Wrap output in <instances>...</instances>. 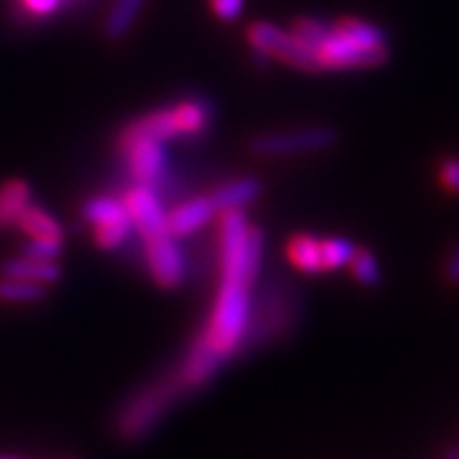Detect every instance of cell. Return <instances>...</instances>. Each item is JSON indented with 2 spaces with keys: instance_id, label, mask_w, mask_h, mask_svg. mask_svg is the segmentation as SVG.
Returning <instances> with one entry per match:
<instances>
[{
  "instance_id": "obj_27",
  "label": "cell",
  "mask_w": 459,
  "mask_h": 459,
  "mask_svg": "<svg viewBox=\"0 0 459 459\" xmlns=\"http://www.w3.org/2000/svg\"><path fill=\"white\" fill-rule=\"evenodd\" d=\"M441 186L450 195H459V158H446L438 169Z\"/></svg>"
},
{
  "instance_id": "obj_11",
  "label": "cell",
  "mask_w": 459,
  "mask_h": 459,
  "mask_svg": "<svg viewBox=\"0 0 459 459\" xmlns=\"http://www.w3.org/2000/svg\"><path fill=\"white\" fill-rule=\"evenodd\" d=\"M213 216H216V209H213L209 195L206 197L186 200L167 213V232L174 239L176 237H190L193 232L204 228Z\"/></svg>"
},
{
  "instance_id": "obj_29",
  "label": "cell",
  "mask_w": 459,
  "mask_h": 459,
  "mask_svg": "<svg viewBox=\"0 0 459 459\" xmlns=\"http://www.w3.org/2000/svg\"><path fill=\"white\" fill-rule=\"evenodd\" d=\"M443 277L450 286H459V242L455 244L450 255H447L446 265H443Z\"/></svg>"
},
{
  "instance_id": "obj_2",
  "label": "cell",
  "mask_w": 459,
  "mask_h": 459,
  "mask_svg": "<svg viewBox=\"0 0 459 459\" xmlns=\"http://www.w3.org/2000/svg\"><path fill=\"white\" fill-rule=\"evenodd\" d=\"M298 309H300V302H298L296 290L289 289L284 279H270L260 290L258 300H251V316H248L242 351L284 338L286 333L296 326Z\"/></svg>"
},
{
  "instance_id": "obj_5",
  "label": "cell",
  "mask_w": 459,
  "mask_h": 459,
  "mask_svg": "<svg viewBox=\"0 0 459 459\" xmlns=\"http://www.w3.org/2000/svg\"><path fill=\"white\" fill-rule=\"evenodd\" d=\"M338 143V132L331 127H307L293 132L258 134L248 141V152L255 158H289L302 152H319Z\"/></svg>"
},
{
  "instance_id": "obj_24",
  "label": "cell",
  "mask_w": 459,
  "mask_h": 459,
  "mask_svg": "<svg viewBox=\"0 0 459 459\" xmlns=\"http://www.w3.org/2000/svg\"><path fill=\"white\" fill-rule=\"evenodd\" d=\"M290 30L296 33V38L300 43H305L309 49H315L316 52V48H319V45L324 43V38L328 36L331 24H326V22H321V19L315 17H302L298 19Z\"/></svg>"
},
{
  "instance_id": "obj_25",
  "label": "cell",
  "mask_w": 459,
  "mask_h": 459,
  "mask_svg": "<svg viewBox=\"0 0 459 459\" xmlns=\"http://www.w3.org/2000/svg\"><path fill=\"white\" fill-rule=\"evenodd\" d=\"M66 0H19V10L33 19H45L59 13Z\"/></svg>"
},
{
  "instance_id": "obj_21",
  "label": "cell",
  "mask_w": 459,
  "mask_h": 459,
  "mask_svg": "<svg viewBox=\"0 0 459 459\" xmlns=\"http://www.w3.org/2000/svg\"><path fill=\"white\" fill-rule=\"evenodd\" d=\"M129 232H132V221L122 218V221H113V223L97 225L94 228V242L101 248H106V251H113V248L127 242Z\"/></svg>"
},
{
  "instance_id": "obj_13",
  "label": "cell",
  "mask_w": 459,
  "mask_h": 459,
  "mask_svg": "<svg viewBox=\"0 0 459 459\" xmlns=\"http://www.w3.org/2000/svg\"><path fill=\"white\" fill-rule=\"evenodd\" d=\"M0 277L24 279V281L48 286L59 281L61 267L56 265V260H38L29 258V255H17V258L5 260V263L0 265Z\"/></svg>"
},
{
  "instance_id": "obj_22",
  "label": "cell",
  "mask_w": 459,
  "mask_h": 459,
  "mask_svg": "<svg viewBox=\"0 0 459 459\" xmlns=\"http://www.w3.org/2000/svg\"><path fill=\"white\" fill-rule=\"evenodd\" d=\"M354 247L342 237H331L321 242V260H324V270H338V267L350 265Z\"/></svg>"
},
{
  "instance_id": "obj_4",
  "label": "cell",
  "mask_w": 459,
  "mask_h": 459,
  "mask_svg": "<svg viewBox=\"0 0 459 459\" xmlns=\"http://www.w3.org/2000/svg\"><path fill=\"white\" fill-rule=\"evenodd\" d=\"M247 40L255 52L274 56V59L284 61V64L298 68V71H321L315 49H309L307 45L300 43L293 30L279 29L270 22H255V24L248 26Z\"/></svg>"
},
{
  "instance_id": "obj_28",
  "label": "cell",
  "mask_w": 459,
  "mask_h": 459,
  "mask_svg": "<svg viewBox=\"0 0 459 459\" xmlns=\"http://www.w3.org/2000/svg\"><path fill=\"white\" fill-rule=\"evenodd\" d=\"M244 0H212V10L218 19L232 22L242 14Z\"/></svg>"
},
{
  "instance_id": "obj_7",
  "label": "cell",
  "mask_w": 459,
  "mask_h": 459,
  "mask_svg": "<svg viewBox=\"0 0 459 459\" xmlns=\"http://www.w3.org/2000/svg\"><path fill=\"white\" fill-rule=\"evenodd\" d=\"M122 204L127 209L132 228L139 230L141 239L167 232V212H164L158 190L152 186H145V183L132 186L122 197Z\"/></svg>"
},
{
  "instance_id": "obj_23",
  "label": "cell",
  "mask_w": 459,
  "mask_h": 459,
  "mask_svg": "<svg viewBox=\"0 0 459 459\" xmlns=\"http://www.w3.org/2000/svg\"><path fill=\"white\" fill-rule=\"evenodd\" d=\"M350 265H351V274H354V279H357L359 284L363 286L380 284V265H377V260H375V255L370 254L368 248H359V251H354Z\"/></svg>"
},
{
  "instance_id": "obj_14",
  "label": "cell",
  "mask_w": 459,
  "mask_h": 459,
  "mask_svg": "<svg viewBox=\"0 0 459 459\" xmlns=\"http://www.w3.org/2000/svg\"><path fill=\"white\" fill-rule=\"evenodd\" d=\"M30 204V187L24 178H13L0 186V230L13 228Z\"/></svg>"
},
{
  "instance_id": "obj_10",
  "label": "cell",
  "mask_w": 459,
  "mask_h": 459,
  "mask_svg": "<svg viewBox=\"0 0 459 459\" xmlns=\"http://www.w3.org/2000/svg\"><path fill=\"white\" fill-rule=\"evenodd\" d=\"M136 139H152V141H171L183 139V125L178 117V110L174 108H160L152 113H145L129 122L127 127H122L117 134V145H125Z\"/></svg>"
},
{
  "instance_id": "obj_16",
  "label": "cell",
  "mask_w": 459,
  "mask_h": 459,
  "mask_svg": "<svg viewBox=\"0 0 459 459\" xmlns=\"http://www.w3.org/2000/svg\"><path fill=\"white\" fill-rule=\"evenodd\" d=\"M286 255L296 270L305 274L324 273V260H321V242L312 235H296L286 244Z\"/></svg>"
},
{
  "instance_id": "obj_18",
  "label": "cell",
  "mask_w": 459,
  "mask_h": 459,
  "mask_svg": "<svg viewBox=\"0 0 459 459\" xmlns=\"http://www.w3.org/2000/svg\"><path fill=\"white\" fill-rule=\"evenodd\" d=\"M335 29L347 36L354 43L363 45V48H389L387 45V36H385V30L380 26H373L368 22H363V19H340L338 24H333Z\"/></svg>"
},
{
  "instance_id": "obj_1",
  "label": "cell",
  "mask_w": 459,
  "mask_h": 459,
  "mask_svg": "<svg viewBox=\"0 0 459 459\" xmlns=\"http://www.w3.org/2000/svg\"><path fill=\"white\" fill-rule=\"evenodd\" d=\"M183 396H187V394L181 387V382L176 380L174 370L160 375L151 385L136 389L117 408V412H115V434L120 436L122 441H139L162 422L167 412Z\"/></svg>"
},
{
  "instance_id": "obj_20",
  "label": "cell",
  "mask_w": 459,
  "mask_h": 459,
  "mask_svg": "<svg viewBox=\"0 0 459 459\" xmlns=\"http://www.w3.org/2000/svg\"><path fill=\"white\" fill-rule=\"evenodd\" d=\"M82 218L94 228L103 223H113V221H122L127 216V209L122 204V200H113V197H94V200L85 202L82 206Z\"/></svg>"
},
{
  "instance_id": "obj_19",
  "label": "cell",
  "mask_w": 459,
  "mask_h": 459,
  "mask_svg": "<svg viewBox=\"0 0 459 459\" xmlns=\"http://www.w3.org/2000/svg\"><path fill=\"white\" fill-rule=\"evenodd\" d=\"M45 298V286L24 281V279L0 277V302L10 305H26V302H38Z\"/></svg>"
},
{
  "instance_id": "obj_17",
  "label": "cell",
  "mask_w": 459,
  "mask_h": 459,
  "mask_svg": "<svg viewBox=\"0 0 459 459\" xmlns=\"http://www.w3.org/2000/svg\"><path fill=\"white\" fill-rule=\"evenodd\" d=\"M14 225H17L24 235H29L30 239H48V242H61V239H64L59 223H56L55 218L49 216L45 209H40V206H26Z\"/></svg>"
},
{
  "instance_id": "obj_31",
  "label": "cell",
  "mask_w": 459,
  "mask_h": 459,
  "mask_svg": "<svg viewBox=\"0 0 459 459\" xmlns=\"http://www.w3.org/2000/svg\"><path fill=\"white\" fill-rule=\"evenodd\" d=\"M3 459H17V457H3Z\"/></svg>"
},
{
  "instance_id": "obj_8",
  "label": "cell",
  "mask_w": 459,
  "mask_h": 459,
  "mask_svg": "<svg viewBox=\"0 0 459 459\" xmlns=\"http://www.w3.org/2000/svg\"><path fill=\"white\" fill-rule=\"evenodd\" d=\"M143 248L151 274L158 281V286H162V289H178L183 277H186V263H183V255L178 247H176L174 237L169 232L145 237Z\"/></svg>"
},
{
  "instance_id": "obj_15",
  "label": "cell",
  "mask_w": 459,
  "mask_h": 459,
  "mask_svg": "<svg viewBox=\"0 0 459 459\" xmlns=\"http://www.w3.org/2000/svg\"><path fill=\"white\" fill-rule=\"evenodd\" d=\"M145 3L148 0H113L108 14L103 19V36L108 40H120L127 36Z\"/></svg>"
},
{
  "instance_id": "obj_3",
  "label": "cell",
  "mask_w": 459,
  "mask_h": 459,
  "mask_svg": "<svg viewBox=\"0 0 459 459\" xmlns=\"http://www.w3.org/2000/svg\"><path fill=\"white\" fill-rule=\"evenodd\" d=\"M221 277L254 284L263 265V232L247 223L244 212L221 213Z\"/></svg>"
},
{
  "instance_id": "obj_12",
  "label": "cell",
  "mask_w": 459,
  "mask_h": 459,
  "mask_svg": "<svg viewBox=\"0 0 459 459\" xmlns=\"http://www.w3.org/2000/svg\"><path fill=\"white\" fill-rule=\"evenodd\" d=\"M260 193H263V183L254 178V176H244V178H235V181L218 186L209 195V200H212L216 213L242 212L244 206L251 204Z\"/></svg>"
},
{
  "instance_id": "obj_6",
  "label": "cell",
  "mask_w": 459,
  "mask_h": 459,
  "mask_svg": "<svg viewBox=\"0 0 459 459\" xmlns=\"http://www.w3.org/2000/svg\"><path fill=\"white\" fill-rule=\"evenodd\" d=\"M321 71H338V68H373L382 66L389 59V48H363L335 26H331L324 43L316 48Z\"/></svg>"
},
{
  "instance_id": "obj_30",
  "label": "cell",
  "mask_w": 459,
  "mask_h": 459,
  "mask_svg": "<svg viewBox=\"0 0 459 459\" xmlns=\"http://www.w3.org/2000/svg\"><path fill=\"white\" fill-rule=\"evenodd\" d=\"M443 459H459V447L457 446L447 447V453H446V457H443Z\"/></svg>"
},
{
  "instance_id": "obj_26",
  "label": "cell",
  "mask_w": 459,
  "mask_h": 459,
  "mask_svg": "<svg viewBox=\"0 0 459 459\" xmlns=\"http://www.w3.org/2000/svg\"><path fill=\"white\" fill-rule=\"evenodd\" d=\"M61 254V242H48V239H29L22 248V255L38 260H56Z\"/></svg>"
},
{
  "instance_id": "obj_9",
  "label": "cell",
  "mask_w": 459,
  "mask_h": 459,
  "mask_svg": "<svg viewBox=\"0 0 459 459\" xmlns=\"http://www.w3.org/2000/svg\"><path fill=\"white\" fill-rule=\"evenodd\" d=\"M125 162H127L129 176L136 183L155 186L164 178V167H167V155L160 141L136 139L120 145Z\"/></svg>"
}]
</instances>
